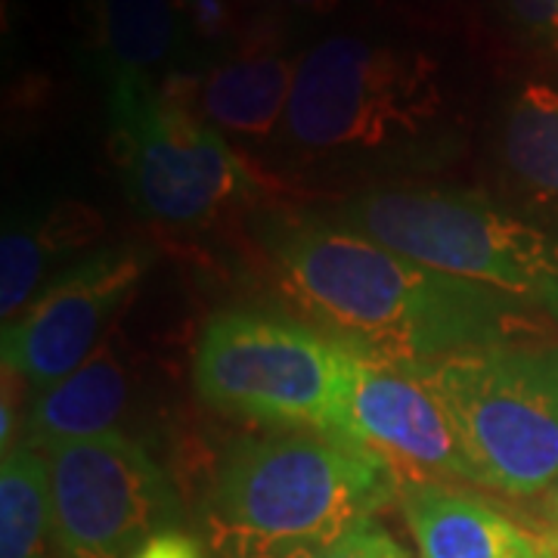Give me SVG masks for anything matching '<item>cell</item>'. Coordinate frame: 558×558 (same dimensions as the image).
<instances>
[{"mask_svg":"<svg viewBox=\"0 0 558 558\" xmlns=\"http://www.w3.org/2000/svg\"><path fill=\"white\" fill-rule=\"evenodd\" d=\"M289 299L319 332L403 369L515 341V301L447 277L388 245L311 218H274L260 230Z\"/></svg>","mask_w":558,"mask_h":558,"instance_id":"6da1fadb","label":"cell"},{"mask_svg":"<svg viewBox=\"0 0 558 558\" xmlns=\"http://www.w3.org/2000/svg\"><path fill=\"white\" fill-rule=\"evenodd\" d=\"M286 149L329 168H416L457 156V84L438 53L373 32H332L299 53L279 128Z\"/></svg>","mask_w":558,"mask_h":558,"instance_id":"7a4b0ae2","label":"cell"},{"mask_svg":"<svg viewBox=\"0 0 558 558\" xmlns=\"http://www.w3.org/2000/svg\"><path fill=\"white\" fill-rule=\"evenodd\" d=\"M388 465L354 440L282 428L233 444L208 494L215 558H304L398 497Z\"/></svg>","mask_w":558,"mask_h":558,"instance_id":"3957f363","label":"cell"},{"mask_svg":"<svg viewBox=\"0 0 558 558\" xmlns=\"http://www.w3.org/2000/svg\"><path fill=\"white\" fill-rule=\"evenodd\" d=\"M341 227L447 277L558 314V236L462 190L385 186L341 208Z\"/></svg>","mask_w":558,"mask_h":558,"instance_id":"277c9868","label":"cell"},{"mask_svg":"<svg viewBox=\"0 0 558 558\" xmlns=\"http://www.w3.org/2000/svg\"><path fill=\"white\" fill-rule=\"evenodd\" d=\"M193 379L202 400L230 416L344 438L348 348L314 326L220 311L202 329Z\"/></svg>","mask_w":558,"mask_h":558,"instance_id":"5b68a950","label":"cell"},{"mask_svg":"<svg viewBox=\"0 0 558 558\" xmlns=\"http://www.w3.org/2000/svg\"><path fill=\"white\" fill-rule=\"evenodd\" d=\"M478 484L527 497L558 481V344L502 341L418 369Z\"/></svg>","mask_w":558,"mask_h":558,"instance_id":"8992f818","label":"cell"},{"mask_svg":"<svg viewBox=\"0 0 558 558\" xmlns=\"http://www.w3.org/2000/svg\"><path fill=\"white\" fill-rule=\"evenodd\" d=\"M109 128L128 196L159 223H208L255 186L227 137L174 100L159 81H112Z\"/></svg>","mask_w":558,"mask_h":558,"instance_id":"52a82bcc","label":"cell"},{"mask_svg":"<svg viewBox=\"0 0 558 558\" xmlns=\"http://www.w3.org/2000/svg\"><path fill=\"white\" fill-rule=\"evenodd\" d=\"M44 459L62 558H131L180 519L165 469L121 432L65 444Z\"/></svg>","mask_w":558,"mask_h":558,"instance_id":"ba28073f","label":"cell"},{"mask_svg":"<svg viewBox=\"0 0 558 558\" xmlns=\"http://www.w3.org/2000/svg\"><path fill=\"white\" fill-rule=\"evenodd\" d=\"M344 438L379 457L398 484H478L457 428L425 376L351 348Z\"/></svg>","mask_w":558,"mask_h":558,"instance_id":"9c48e42d","label":"cell"},{"mask_svg":"<svg viewBox=\"0 0 558 558\" xmlns=\"http://www.w3.org/2000/svg\"><path fill=\"white\" fill-rule=\"evenodd\" d=\"M146 270L149 252L140 245H109L81 258L3 329V373L35 388L72 376Z\"/></svg>","mask_w":558,"mask_h":558,"instance_id":"30bf717a","label":"cell"},{"mask_svg":"<svg viewBox=\"0 0 558 558\" xmlns=\"http://www.w3.org/2000/svg\"><path fill=\"white\" fill-rule=\"evenodd\" d=\"M299 57L267 28L248 32L240 44L202 60L193 75H171L161 87L220 134L267 140L286 121Z\"/></svg>","mask_w":558,"mask_h":558,"instance_id":"8fae6325","label":"cell"},{"mask_svg":"<svg viewBox=\"0 0 558 558\" xmlns=\"http://www.w3.org/2000/svg\"><path fill=\"white\" fill-rule=\"evenodd\" d=\"M398 499L418 558H553L549 539L527 534L472 494L444 484H400Z\"/></svg>","mask_w":558,"mask_h":558,"instance_id":"7c38bea8","label":"cell"},{"mask_svg":"<svg viewBox=\"0 0 558 558\" xmlns=\"http://www.w3.org/2000/svg\"><path fill=\"white\" fill-rule=\"evenodd\" d=\"M128 403V373L121 360L102 344L65 379L38 388L25 418L28 450H57L65 444L102 438L116 432Z\"/></svg>","mask_w":558,"mask_h":558,"instance_id":"4fadbf2b","label":"cell"},{"mask_svg":"<svg viewBox=\"0 0 558 558\" xmlns=\"http://www.w3.org/2000/svg\"><path fill=\"white\" fill-rule=\"evenodd\" d=\"M94 47L106 81L171 78L186 53V28L174 0H90ZM161 84V81H159Z\"/></svg>","mask_w":558,"mask_h":558,"instance_id":"5bb4252c","label":"cell"},{"mask_svg":"<svg viewBox=\"0 0 558 558\" xmlns=\"http://www.w3.org/2000/svg\"><path fill=\"white\" fill-rule=\"evenodd\" d=\"M506 168L539 199L558 202V87L527 81L506 102L499 124Z\"/></svg>","mask_w":558,"mask_h":558,"instance_id":"9a60e30c","label":"cell"},{"mask_svg":"<svg viewBox=\"0 0 558 558\" xmlns=\"http://www.w3.org/2000/svg\"><path fill=\"white\" fill-rule=\"evenodd\" d=\"M47 459L16 444L0 462V558H57Z\"/></svg>","mask_w":558,"mask_h":558,"instance_id":"2e32d148","label":"cell"},{"mask_svg":"<svg viewBox=\"0 0 558 558\" xmlns=\"http://www.w3.org/2000/svg\"><path fill=\"white\" fill-rule=\"evenodd\" d=\"M47 264L44 227L25 220H7L0 242V314L3 329L32 307V292L38 289Z\"/></svg>","mask_w":558,"mask_h":558,"instance_id":"e0dca14e","label":"cell"},{"mask_svg":"<svg viewBox=\"0 0 558 558\" xmlns=\"http://www.w3.org/2000/svg\"><path fill=\"white\" fill-rule=\"evenodd\" d=\"M174 7L186 28V40L211 47V57L230 50L255 28L242 16L245 7L264 10L258 0H174Z\"/></svg>","mask_w":558,"mask_h":558,"instance_id":"ac0fdd59","label":"cell"},{"mask_svg":"<svg viewBox=\"0 0 558 558\" xmlns=\"http://www.w3.org/2000/svg\"><path fill=\"white\" fill-rule=\"evenodd\" d=\"M506 25L558 62V0H497Z\"/></svg>","mask_w":558,"mask_h":558,"instance_id":"d6986e66","label":"cell"},{"mask_svg":"<svg viewBox=\"0 0 558 558\" xmlns=\"http://www.w3.org/2000/svg\"><path fill=\"white\" fill-rule=\"evenodd\" d=\"M304 558H413L398 539L391 537L376 521H366L354 531H348L336 543L323 546L317 553Z\"/></svg>","mask_w":558,"mask_h":558,"instance_id":"ffe728a7","label":"cell"},{"mask_svg":"<svg viewBox=\"0 0 558 558\" xmlns=\"http://www.w3.org/2000/svg\"><path fill=\"white\" fill-rule=\"evenodd\" d=\"M131 558H208V549L199 537L168 527L159 531L156 537H149Z\"/></svg>","mask_w":558,"mask_h":558,"instance_id":"44dd1931","label":"cell"},{"mask_svg":"<svg viewBox=\"0 0 558 558\" xmlns=\"http://www.w3.org/2000/svg\"><path fill=\"white\" fill-rule=\"evenodd\" d=\"M260 7L270 13V16H279L286 13V20H326V16H336L344 0H258Z\"/></svg>","mask_w":558,"mask_h":558,"instance_id":"7402d4cb","label":"cell"},{"mask_svg":"<svg viewBox=\"0 0 558 558\" xmlns=\"http://www.w3.org/2000/svg\"><path fill=\"white\" fill-rule=\"evenodd\" d=\"M413 7H422V10H438V7H447V3H457V0H407Z\"/></svg>","mask_w":558,"mask_h":558,"instance_id":"603a6c76","label":"cell"},{"mask_svg":"<svg viewBox=\"0 0 558 558\" xmlns=\"http://www.w3.org/2000/svg\"><path fill=\"white\" fill-rule=\"evenodd\" d=\"M549 512H553V519L558 521V490L549 497Z\"/></svg>","mask_w":558,"mask_h":558,"instance_id":"cb8c5ba5","label":"cell"},{"mask_svg":"<svg viewBox=\"0 0 558 558\" xmlns=\"http://www.w3.org/2000/svg\"><path fill=\"white\" fill-rule=\"evenodd\" d=\"M549 539V549H553V558H558V534H553V537H546Z\"/></svg>","mask_w":558,"mask_h":558,"instance_id":"d4e9b609","label":"cell"}]
</instances>
